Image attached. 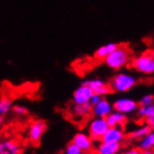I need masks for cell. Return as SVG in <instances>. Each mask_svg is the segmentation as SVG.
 Instances as JSON below:
<instances>
[{
  "mask_svg": "<svg viewBox=\"0 0 154 154\" xmlns=\"http://www.w3.org/2000/svg\"><path fill=\"white\" fill-rule=\"evenodd\" d=\"M131 51L124 45H119L105 58L104 64L113 70H121L131 64Z\"/></svg>",
  "mask_w": 154,
  "mask_h": 154,
  "instance_id": "cell-1",
  "label": "cell"
},
{
  "mask_svg": "<svg viewBox=\"0 0 154 154\" xmlns=\"http://www.w3.org/2000/svg\"><path fill=\"white\" fill-rule=\"evenodd\" d=\"M137 85V78L131 73L119 72L112 77L109 82V86L113 92L115 93H127L133 89Z\"/></svg>",
  "mask_w": 154,
  "mask_h": 154,
  "instance_id": "cell-2",
  "label": "cell"
},
{
  "mask_svg": "<svg viewBox=\"0 0 154 154\" xmlns=\"http://www.w3.org/2000/svg\"><path fill=\"white\" fill-rule=\"evenodd\" d=\"M131 67L137 73L150 76L154 74V57L150 51L142 53L139 56H135L131 60Z\"/></svg>",
  "mask_w": 154,
  "mask_h": 154,
  "instance_id": "cell-3",
  "label": "cell"
},
{
  "mask_svg": "<svg viewBox=\"0 0 154 154\" xmlns=\"http://www.w3.org/2000/svg\"><path fill=\"white\" fill-rule=\"evenodd\" d=\"M109 128V124H108L106 117H97L94 116L87 123V133L91 135L95 142H100L105 133L107 132Z\"/></svg>",
  "mask_w": 154,
  "mask_h": 154,
  "instance_id": "cell-4",
  "label": "cell"
},
{
  "mask_svg": "<svg viewBox=\"0 0 154 154\" xmlns=\"http://www.w3.org/2000/svg\"><path fill=\"white\" fill-rule=\"evenodd\" d=\"M47 131V124L42 119H36L28 127V139L34 145H38Z\"/></svg>",
  "mask_w": 154,
  "mask_h": 154,
  "instance_id": "cell-5",
  "label": "cell"
},
{
  "mask_svg": "<svg viewBox=\"0 0 154 154\" xmlns=\"http://www.w3.org/2000/svg\"><path fill=\"white\" fill-rule=\"evenodd\" d=\"M113 106L115 111L124 113L126 115H132L137 112L140 104L131 97H119L113 102Z\"/></svg>",
  "mask_w": 154,
  "mask_h": 154,
  "instance_id": "cell-6",
  "label": "cell"
},
{
  "mask_svg": "<svg viewBox=\"0 0 154 154\" xmlns=\"http://www.w3.org/2000/svg\"><path fill=\"white\" fill-rule=\"evenodd\" d=\"M72 142H74L77 146H79L85 153L95 151V141L91 137L87 132H77L73 136Z\"/></svg>",
  "mask_w": 154,
  "mask_h": 154,
  "instance_id": "cell-7",
  "label": "cell"
},
{
  "mask_svg": "<svg viewBox=\"0 0 154 154\" xmlns=\"http://www.w3.org/2000/svg\"><path fill=\"white\" fill-rule=\"evenodd\" d=\"M94 95V91H93L88 85L83 84L78 86L73 93V103L74 104H87L91 102V98Z\"/></svg>",
  "mask_w": 154,
  "mask_h": 154,
  "instance_id": "cell-8",
  "label": "cell"
},
{
  "mask_svg": "<svg viewBox=\"0 0 154 154\" xmlns=\"http://www.w3.org/2000/svg\"><path fill=\"white\" fill-rule=\"evenodd\" d=\"M126 139V132L124 126H109L107 132L103 136V142H114V143H123Z\"/></svg>",
  "mask_w": 154,
  "mask_h": 154,
  "instance_id": "cell-9",
  "label": "cell"
},
{
  "mask_svg": "<svg viewBox=\"0 0 154 154\" xmlns=\"http://www.w3.org/2000/svg\"><path fill=\"white\" fill-rule=\"evenodd\" d=\"M113 111V103H111L106 97H103L96 105L92 106V114L97 117H107Z\"/></svg>",
  "mask_w": 154,
  "mask_h": 154,
  "instance_id": "cell-10",
  "label": "cell"
},
{
  "mask_svg": "<svg viewBox=\"0 0 154 154\" xmlns=\"http://www.w3.org/2000/svg\"><path fill=\"white\" fill-rule=\"evenodd\" d=\"M92 114V105L87 104H74L70 108V116L74 121L81 122L83 119H87Z\"/></svg>",
  "mask_w": 154,
  "mask_h": 154,
  "instance_id": "cell-11",
  "label": "cell"
},
{
  "mask_svg": "<svg viewBox=\"0 0 154 154\" xmlns=\"http://www.w3.org/2000/svg\"><path fill=\"white\" fill-rule=\"evenodd\" d=\"M95 151L98 154H119L122 152V143L100 141L95 147Z\"/></svg>",
  "mask_w": 154,
  "mask_h": 154,
  "instance_id": "cell-12",
  "label": "cell"
},
{
  "mask_svg": "<svg viewBox=\"0 0 154 154\" xmlns=\"http://www.w3.org/2000/svg\"><path fill=\"white\" fill-rule=\"evenodd\" d=\"M119 46V44H116V42H107V44H105V45H103V46L98 47V48L95 50V53H94V58H95L96 60L104 62L105 58L107 57L112 51H114Z\"/></svg>",
  "mask_w": 154,
  "mask_h": 154,
  "instance_id": "cell-13",
  "label": "cell"
},
{
  "mask_svg": "<svg viewBox=\"0 0 154 154\" xmlns=\"http://www.w3.org/2000/svg\"><path fill=\"white\" fill-rule=\"evenodd\" d=\"M152 131V128H151L147 124H143V125H140V126L135 127L134 130H132L128 134H127V139L130 140L131 142H139L140 140H142L144 136H146L150 132Z\"/></svg>",
  "mask_w": 154,
  "mask_h": 154,
  "instance_id": "cell-14",
  "label": "cell"
},
{
  "mask_svg": "<svg viewBox=\"0 0 154 154\" xmlns=\"http://www.w3.org/2000/svg\"><path fill=\"white\" fill-rule=\"evenodd\" d=\"M127 116L128 115L114 109V111L106 117V119H107L109 126H125L127 124V121H128V117H127Z\"/></svg>",
  "mask_w": 154,
  "mask_h": 154,
  "instance_id": "cell-15",
  "label": "cell"
},
{
  "mask_svg": "<svg viewBox=\"0 0 154 154\" xmlns=\"http://www.w3.org/2000/svg\"><path fill=\"white\" fill-rule=\"evenodd\" d=\"M21 150L18 143L12 140L2 141L0 144V154H20Z\"/></svg>",
  "mask_w": 154,
  "mask_h": 154,
  "instance_id": "cell-16",
  "label": "cell"
},
{
  "mask_svg": "<svg viewBox=\"0 0 154 154\" xmlns=\"http://www.w3.org/2000/svg\"><path fill=\"white\" fill-rule=\"evenodd\" d=\"M137 147L141 151L154 150V130H152L142 140H140L139 142H137Z\"/></svg>",
  "mask_w": 154,
  "mask_h": 154,
  "instance_id": "cell-17",
  "label": "cell"
},
{
  "mask_svg": "<svg viewBox=\"0 0 154 154\" xmlns=\"http://www.w3.org/2000/svg\"><path fill=\"white\" fill-rule=\"evenodd\" d=\"M14 105H12V100L8 97L2 96L1 100H0V114L1 115H7L8 113L12 111Z\"/></svg>",
  "mask_w": 154,
  "mask_h": 154,
  "instance_id": "cell-18",
  "label": "cell"
},
{
  "mask_svg": "<svg viewBox=\"0 0 154 154\" xmlns=\"http://www.w3.org/2000/svg\"><path fill=\"white\" fill-rule=\"evenodd\" d=\"M136 113H137V116L142 119H146L149 116L154 115V103L147 106H140Z\"/></svg>",
  "mask_w": 154,
  "mask_h": 154,
  "instance_id": "cell-19",
  "label": "cell"
},
{
  "mask_svg": "<svg viewBox=\"0 0 154 154\" xmlns=\"http://www.w3.org/2000/svg\"><path fill=\"white\" fill-rule=\"evenodd\" d=\"M84 84L88 85L89 87L94 91V93H95V91H97L98 88L105 86L107 83L105 81H103V79H100V78H91V79H87L86 82H84Z\"/></svg>",
  "mask_w": 154,
  "mask_h": 154,
  "instance_id": "cell-20",
  "label": "cell"
},
{
  "mask_svg": "<svg viewBox=\"0 0 154 154\" xmlns=\"http://www.w3.org/2000/svg\"><path fill=\"white\" fill-rule=\"evenodd\" d=\"M63 154H85V152L79 146H77L74 142H69Z\"/></svg>",
  "mask_w": 154,
  "mask_h": 154,
  "instance_id": "cell-21",
  "label": "cell"
},
{
  "mask_svg": "<svg viewBox=\"0 0 154 154\" xmlns=\"http://www.w3.org/2000/svg\"><path fill=\"white\" fill-rule=\"evenodd\" d=\"M154 103V95L152 94H145L140 100V106H147Z\"/></svg>",
  "mask_w": 154,
  "mask_h": 154,
  "instance_id": "cell-22",
  "label": "cell"
},
{
  "mask_svg": "<svg viewBox=\"0 0 154 154\" xmlns=\"http://www.w3.org/2000/svg\"><path fill=\"white\" fill-rule=\"evenodd\" d=\"M12 112L14 114L17 116H26L28 115V108L23 106V105H15L14 108H12Z\"/></svg>",
  "mask_w": 154,
  "mask_h": 154,
  "instance_id": "cell-23",
  "label": "cell"
},
{
  "mask_svg": "<svg viewBox=\"0 0 154 154\" xmlns=\"http://www.w3.org/2000/svg\"><path fill=\"white\" fill-rule=\"evenodd\" d=\"M119 154H142V151L140 150L139 147H131L125 151H122Z\"/></svg>",
  "mask_w": 154,
  "mask_h": 154,
  "instance_id": "cell-24",
  "label": "cell"
},
{
  "mask_svg": "<svg viewBox=\"0 0 154 154\" xmlns=\"http://www.w3.org/2000/svg\"><path fill=\"white\" fill-rule=\"evenodd\" d=\"M103 98V96H100V95H98V94H96V93H94V95L92 96V98H91V102H89V104L92 105V106H94V105H96L98 102H100V100Z\"/></svg>",
  "mask_w": 154,
  "mask_h": 154,
  "instance_id": "cell-25",
  "label": "cell"
},
{
  "mask_svg": "<svg viewBox=\"0 0 154 154\" xmlns=\"http://www.w3.org/2000/svg\"><path fill=\"white\" fill-rule=\"evenodd\" d=\"M144 123L147 124L152 130H154V115H151L146 119H144Z\"/></svg>",
  "mask_w": 154,
  "mask_h": 154,
  "instance_id": "cell-26",
  "label": "cell"
},
{
  "mask_svg": "<svg viewBox=\"0 0 154 154\" xmlns=\"http://www.w3.org/2000/svg\"><path fill=\"white\" fill-rule=\"evenodd\" d=\"M142 154H154V150H150V151H142Z\"/></svg>",
  "mask_w": 154,
  "mask_h": 154,
  "instance_id": "cell-27",
  "label": "cell"
},
{
  "mask_svg": "<svg viewBox=\"0 0 154 154\" xmlns=\"http://www.w3.org/2000/svg\"><path fill=\"white\" fill-rule=\"evenodd\" d=\"M149 51H150V54L152 55V56H153V57H154V47H153V48H152V49L149 50Z\"/></svg>",
  "mask_w": 154,
  "mask_h": 154,
  "instance_id": "cell-28",
  "label": "cell"
},
{
  "mask_svg": "<svg viewBox=\"0 0 154 154\" xmlns=\"http://www.w3.org/2000/svg\"><path fill=\"white\" fill-rule=\"evenodd\" d=\"M85 154H98L96 151H93V152H88V153H85Z\"/></svg>",
  "mask_w": 154,
  "mask_h": 154,
  "instance_id": "cell-29",
  "label": "cell"
}]
</instances>
